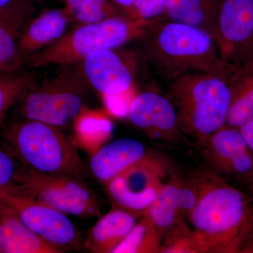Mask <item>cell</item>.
Wrapping results in <instances>:
<instances>
[{"mask_svg": "<svg viewBox=\"0 0 253 253\" xmlns=\"http://www.w3.org/2000/svg\"><path fill=\"white\" fill-rule=\"evenodd\" d=\"M139 217L123 208L113 207L91 228L83 247L92 253H112L135 226Z\"/></svg>", "mask_w": 253, "mask_h": 253, "instance_id": "2e32d148", "label": "cell"}, {"mask_svg": "<svg viewBox=\"0 0 253 253\" xmlns=\"http://www.w3.org/2000/svg\"><path fill=\"white\" fill-rule=\"evenodd\" d=\"M0 203L37 236L63 252L83 246L81 234L67 214L28 196L17 186L0 189Z\"/></svg>", "mask_w": 253, "mask_h": 253, "instance_id": "9c48e42d", "label": "cell"}, {"mask_svg": "<svg viewBox=\"0 0 253 253\" xmlns=\"http://www.w3.org/2000/svg\"><path fill=\"white\" fill-rule=\"evenodd\" d=\"M5 143L28 169L84 181L87 171L77 147L59 128L21 119L4 132Z\"/></svg>", "mask_w": 253, "mask_h": 253, "instance_id": "277c9868", "label": "cell"}, {"mask_svg": "<svg viewBox=\"0 0 253 253\" xmlns=\"http://www.w3.org/2000/svg\"><path fill=\"white\" fill-rule=\"evenodd\" d=\"M129 122L152 139L178 142L182 132L170 100L155 91L136 94L126 113Z\"/></svg>", "mask_w": 253, "mask_h": 253, "instance_id": "7c38bea8", "label": "cell"}, {"mask_svg": "<svg viewBox=\"0 0 253 253\" xmlns=\"http://www.w3.org/2000/svg\"><path fill=\"white\" fill-rule=\"evenodd\" d=\"M221 0H167L168 18L207 32L216 41L218 10Z\"/></svg>", "mask_w": 253, "mask_h": 253, "instance_id": "d6986e66", "label": "cell"}, {"mask_svg": "<svg viewBox=\"0 0 253 253\" xmlns=\"http://www.w3.org/2000/svg\"><path fill=\"white\" fill-rule=\"evenodd\" d=\"M17 186L28 196L67 215L83 218L101 216L99 200L84 181L26 168Z\"/></svg>", "mask_w": 253, "mask_h": 253, "instance_id": "ba28073f", "label": "cell"}, {"mask_svg": "<svg viewBox=\"0 0 253 253\" xmlns=\"http://www.w3.org/2000/svg\"><path fill=\"white\" fill-rule=\"evenodd\" d=\"M4 73L0 72V78H2V76H4Z\"/></svg>", "mask_w": 253, "mask_h": 253, "instance_id": "d6a6232c", "label": "cell"}, {"mask_svg": "<svg viewBox=\"0 0 253 253\" xmlns=\"http://www.w3.org/2000/svg\"><path fill=\"white\" fill-rule=\"evenodd\" d=\"M172 166L163 155L148 152L106 184L113 207L123 208L141 216L163 189Z\"/></svg>", "mask_w": 253, "mask_h": 253, "instance_id": "52a82bcc", "label": "cell"}, {"mask_svg": "<svg viewBox=\"0 0 253 253\" xmlns=\"http://www.w3.org/2000/svg\"><path fill=\"white\" fill-rule=\"evenodd\" d=\"M0 246L4 253H63L30 230L9 208L0 203Z\"/></svg>", "mask_w": 253, "mask_h": 253, "instance_id": "e0dca14e", "label": "cell"}, {"mask_svg": "<svg viewBox=\"0 0 253 253\" xmlns=\"http://www.w3.org/2000/svg\"><path fill=\"white\" fill-rule=\"evenodd\" d=\"M182 178L172 171L170 178L165 183L149 209L144 214L148 216L164 238L168 231L181 218V184Z\"/></svg>", "mask_w": 253, "mask_h": 253, "instance_id": "44dd1931", "label": "cell"}, {"mask_svg": "<svg viewBox=\"0 0 253 253\" xmlns=\"http://www.w3.org/2000/svg\"><path fill=\"white\" fill-rule=\"evenodd\" d=\"M34 11L31 0H16L0 8V72L11 74L24 63L20 40Z\"/></svg>", "mask_w": 253, "mask_h": 253, "instance_id": "5bb4252c", "label": "cell"}, {"mask_svg": "<svg viewBox=\"0 0 253 253\" xmlns=\"http://www.w3.org/2000/svg\"><path fill=\"white\" fill-rule=\"evenodd\" d=\"M203 147L214 174L253 182V154L238 128L223 126L208 138Z\"/></svg>", "mask_w": 253, "mask_h": 253, "instance_id": "8fae6325", "label": "cell"}, {"mask_svg": "<svg viewBox=\"0 0 253 253\" xmlns=\"http://www.w3.org/2000/svg\"><path fill=\"white\" fill-rule=\"evenodd\" d=\"M0 253H2V251H1V246H0Z\"/></svg>", "mask_w": 253, "mask_h": 253, "instance_id": "836d02e7", "label": "cell"}, {"mask_svg": "<svg viewBox=\"0 0 253 253\" xmlns=\"http://www.w3.org/2000/svg\"><path fill=\"white\" fill-rule=\"evenodd\" d=\"M216 42L226 62L239 66L253 61V0H221Z\"/></svg>", "mask_w": 253, "mask_h": 253, "instance_id": "30bf717a", "label": "cell"}, {"mask_svg": "<svg viewBox=\"0 0 253 253\" xmlns=\"http://www.w3.org/2000/svg\"><path fill=\"white\" fill-rule=\"evenodd\" d=\"M26 168L7 145H0V189L19 185Z\"/></svg>", "mask_w": 253, "mask_h": 253, "instance_id": "4316f807", "label": "cell"}, {"mask_svg": "<svg viewBox=\"0 0 253 253\" xmlns=\"http://www.w3.org/2000/svg\"><path fill=\"white\" fill-rule=\"evenodd\" d=\"M167 0H135L134 16L142 19L154 20L166 12Z\"/></svg>", "mask_w": 253, "mask_h": 253, "instance_id": "83f0119b", "label": "cell"}, {"mask_svg": "<svg viewBox=\"0 0 253 253\" xmlns=\"http://www.w3.org/2000/svg\"><path fill=\"white\" fill-rule=\"evenodd\" d=\"M148 152L144 145L136 139H118L96 150L91 158L89 168L93 176L106 185Z\"/></svg>", "mask_w": 253, "mask_h": 253, "instance_id": "9a60e30c", "label": "cell"}, {"mask_svg": "<svg viewBox=\"0 0 253 253\" xmlns=\"http://www.w3.org/2000/svg\"><path fill=\"white\" fill-rule=\"evenodd\" d=\"M31 85L17 103L20 118L61 128L86 111L88 91L77 73L63 71L37 87Z\"/></svg>", "mask_w": 253, "mask_h": 253, "instance_id": "8992f818", "label": "cell"}, {"mask_svg": "<svg viewBox=\"0 0 253 253\" xmlns=\"http://www.w3.org/2000/svg\"><path fill=\"white\" fill-rule=\"evenodd\" d=\"M139 39L145 57L166 81L192 73L229 79L238 67L221 58L215 40L207 32L169 19H154Z\"/></svg>", "mask_w": 253, "mask_h": 253, "instance_id": "7a4b0ae2", "label": "cell"}, {"mask_svg": "<svg viewBox=\"0 0 253 253\" xmlns=\"http://www.w3.org/2000/svg\"><path fill=\"white\" fill-rule=\"evenodd\" d=\"M159 253H200L194 231L181 218L163 238Z\"/></svg>", "mask_w": 253, "mask_h": 253, "instance_id": "d4e9b609", "label": "cell"}, {"mask_svg": "<svg viewBox=\"0 0 253 253\" xmlns=\"http://www.w3.org/2000/svg\"><path fill=\"white\" fill-rule=\"evenodd\" d=\"M64 9L70 18L82 24L100 22L117 16V11L108 0H66Z\"/></svg>", "mask_w": 253, "mask_h": 253, "instance_id": "603a6c76", "label": "cell"}, {"mask_svg": "<svg viewBox=\"0 0 253 253\" xmlns=\"http://www.w3.org/2000/svg\"><path fill=\"white\" fill-rule=\"evenodd\" d=\"M32 84L29 74H6L0 78V121Z\"/></svg>", "mask_w": 253, "mask_h": 253, "instance_id": "484cf974", "label": "cell"}, {"mask_svg": "<svg viewBox=\"0 0 253 253\" xmlns=\"http://www.w3.org/2000/svg\"><path fill=\"white\" fill-rule=\"evenodd\" d=\"M228 84L231 103L226 125L239 128L253 118V61L238 66Z\"/></svg>", "mask_w": 253, "mask_h": 253, "instance_id": "ffe728a7", "label": "cell"}, {"mask_svg": "<svg viewBox=\"0 0 253 253\" xmlns=\"http://www.w3.org/2000/svg\"><path fill=\"white\" fill-rule=\"evenodd\" d=\"M228 80L192 73L170 81L168 98L175 108L181 132L204 145L226 126L231 103Z\"/></svg>", "mask_w": 253, "mask_h": 253, "instance_id": "3957f363", "label": "cell"}, {"mask_svg": "<svg viewBox=\"0 0 253 253\" xmlns=\"http://www.w3.org/2000/svg\"><path fill=\"white\" fill-rule=\"evenodd\" d=\"M16 1V0H0V8L8 6Z\"/></svg>", "mask_w": 253, "mask_h": 253, "instance_id": "1f68e13d", "label": "cell"}, {"mask_svg": "<svg viewBox=\"0 0 253 253\" xmlns=\"http://www.w3.org/2000/svg\"><path fill=\"white\" fill-rule=\"evenodd\" d=\"M114 49L93 53L83 61L86 81L104 98L125 97L133 99L135 83L132 70Z\"/></svg>", "mask_w": 253, "mask_h": 253, "instance_id": "4fadbf2b", "label": "cell"}, {"mask_svg": "<svg viewBox=\"0 0 253 253\" xmlns=\"http://www.w3.org/2000/svg\"><path fill=\"white\" fill-rule=\"evenodd\" d=\"M253 154V118L238 128Z\"/></svg>", "mask_w": 253, "mask_h": 253, "instance_id": "f1b7e54d", "label": "cell"}, {"mask_svg": "<svg viewBox=\"0 0 253 253\" xmlns=\"http://www.w3.org/2000/svg\"><path fill=\"white\" fill-rule=\"evenodd\" d=\"M116 4L123 8L127 14V16L135 18L134 16V3L135 0H113Z\"/></svg>", "mask_w": 253, "mask_h": 253, "instance_id": "f546056e", "label": "cell"}, {"mask_svg": "<svg viewBox=\"0 0 253 253\" xmlns=\"http://www.w3.org/2000/svg\"><path fill=\"white\" fill-rule=\"evenodd\" d=\"M69 21L64 9L49 10L31 20L20 40L21 54L27 57L58 41L64 35Z\"/></svg>", "mask_w": 253, "mask_h": 253, "instance_id": "ac0fdd59", "label": "cell"}, {"mask_svg": "<svg viewBox=\"0 0 253 253\" xmlns=\"http://www.w3.org/2000/svg\"><path fill=\"white\" fill-rule=\"evenodd\" d=\"M241 253H253V229L251 234H250L249 239L241 249Z\"/></svg>", "mask_w": 253, "mask_h": 253, "instance_id": "4dcf8cb0", "label": "cell"}, {"mask_svg": "<svg viewBox=\"0 0 253 253\" xmlns=\"http://www.w3.org/2000/svg\"><path fill=\"white\" fill-rule=\"evenodd\" d=\"M78 137L83 141L98 145L112 134V122L102 113L84 111L75 122Z\"/></svg>", "mask_w": 253, "mask_h": 253, "instance_id": "cb8c5ba5", "label": "cell"}, {"mask_svg": "<svg viewBox=\"0 0 253 253\" xmlns=\"http://www.w3.org/2000/svg\"><path fill=\"white\" fill-rule=\"evenodd\" d=\"M154 20L116 16L83 24L28 58L32 66L37 68L83 61L96 51L115 49L127 42L139 39Z\"/></svg>", "mask_w": 253, "mask_h": 253, "instance_id": "5b68a950", "label": "cell"}, {"mask_svg": "<svg viewBox=\"0 0 253 253\" xmlns=\"http://www.w3.org/2000/svg\"><path fill=\"white\" fill-rule=\"evenodd\" d=\"M200 196L188 219L200 253H241L253 229V201L211 172L199 174Z\"/></svg>", "mask_w": 253, "mask_h": 253, "instance_id": "6da1fadb", "label": "cell"}, {"mask_svg": "<svg viewBox=\"0 0 253 253\" xmlns=\"http://www.w3.org/2000/svg\"><path fill=\"white\" fill-rule=\"evenodd\" d=\"M163 240V236L154 223L143 214L112 253H159Z\"/></svg>", "mask_w": 253, "mask_h": 253, "instance_id": "7402d4cb", "label": "cell"}]
</instances>
